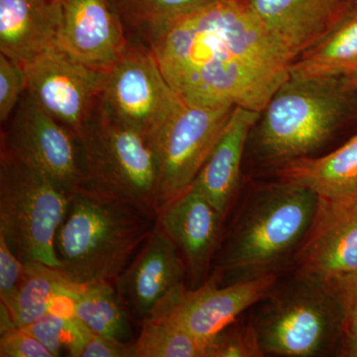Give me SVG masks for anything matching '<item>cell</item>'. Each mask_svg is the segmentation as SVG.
I'll return each instance as SVG.
<instances>
[{"instance_id":"cell-1","label":"cell","mask_w":357,"mask_h":357,"mask_svg":"<svg viewBox=\"0 0 357 357\" xmlns=\"http://www.w3.org/2000/svg\"><path fill=\"white\" fill-rule=\"evenodd\" d=\"M147 47L183 102L260 114L290 77L292 64L248 0H215L183 14Z\"/></svg>"},{"instance_id":"cell-18","label":"cell","mask_w":357,"mask_h":357,"mask_svg":"<svg viewBox=\"0 0 357 357\" xmlns=\"http://www.w3.org/2000/svg\"><path fill=\"white\" fill-rule=\"evenodd\" d=\"M63 0H0V54L29 67L57 47Z\"/></svg>"},{"instance_id":"cell-11","label":"cell","mask_w":357,"mask_h":357,"mask_svg":"<svg viewBox=\"0 0 357 357\" xmlns=\"http://www.w3.org/2000/svg\"><path fill=\"white\" fill-rule=\"evenodd\" d=\"M276 274L218 286L215 276L196 289L181 286L160 302L151 314L172 321L208 344L223 328L258 304L276 283ZM150 314V316H151Z\"/></svg>"},{"instance_id":"cell-12","label":"cell","mask_w":357,"mask_h":357,"mask_svg":"<svg viewBox=\"0 0 357 357\" xmlns=\"http://www.w3.org/2000/svg\"><path fill=\"white\" fill-rule=\"evenodd\" d=\"M25 70L26 93L79 138L100 95L102 70L84 65L58 46Z\"/></svg>"},{"instance_id":"cell-20","label":"cell","mask_w":357,"mask_h":357,"mask_svg":"<svg viewBox=\"0 0 357 357\" xmlns=\"http://www.w3.org/2000/svg\"><path fill=\"white\" fill-rule=\"evenodd\" d=\"M279 181L316 192L319 198L357 196V133L330 154L282 164Z\"/></svg>"},{"instance_id":"cell-8","label":"cell","mask_w":357,"mask_h":357,"mask_svg":"<svg viewBox=\"0 0 357 357\" xmlns=\"http://www.w3.org/2000/svg\"><path fill=\"white\" fill-rule=\"evenodd\" d=\"M98 100L154 148L181 98L168 84L146 45L131 41L121 58L102 70Z\"/></svg>"},{"instance_id":"cell-34","label":"cell","mask_w":357,"mask_h":357,"mask_svg":"<svg viewBox=\"0 0 357 357\" xmlns=\"http://www.w3.org/2000/svg\"><path fill=\"white\" fill-rule=\"evenodd\" d=\"M345 89L351 93L357 91V70L349 76L342 77Z\"/></svg>"},{"instance_id":"cell-26","label":"cell","mask_w":357,"mask_h":357,"mask_svg":"<svg viewBox=\"0 0 357 357\" xmlns=\"http://www.w3.org/2000/svg\"><path fill=\"white\" fill-rule=\"evenodd\" d=\"M81 321L77 317L60 316L47 312L38 321L24 326L28 333L48 349L52 356H60L64 349L69 352L79 337Z\"/></svg>"},{"instance_id":"cell-3","label":"cell","mask_w":357,"mask_h":357,"mask_svg":"<svg viewBox=\"0 0 357 357\" xmlns=\"http://www.w3.org/2000/svg\"><path fill=\"white\" fill-rule=\"evenodd\" d=\"M318 204L316 192L280 181L252 192L223 243L215 278L229 284L275 274L288 258L295 257Z\"/></svg>"},{"instance_id":"cell-32","label":"cell","mask_w":357,"mask_h":357,"mask_svg":"<svg viewBox=\"0 0 357 357\" xmlns=\"http://www.w3.org/2000/svg\"><path fill=\"white\" fill-rule=\"evenodd\" d=\"M25 263L16 257L3 238L0 237V298L10 309L22 280Z\"/></svg>"},{"instance_id":"cell-6","label":"cell","mask_w":357,"mask_h":357,"mask_svg":"<svg viewBox=\"0 0 357 357\" xmlns=\"http://www.w3.org/2000/svg\"><path fill=\"white\" fill-rule=\"evenodd\" d=\"M349 93L342 77H289L262 112L258 144L263 155L281 164L311 156L337 130Z\"/></svg>"},{"instance_id":"cell-31","label":"cell","mask_w":357,"mask_h":357,"mask_svg":"<svg viewBox=\"0 0 357 357\" xmlns=\"http://www.w3.org/2000/svg\"><path fill=\"white\" fill-rule=\"evenodd\" d=\"M0 356L53 357L31 333L17 326L1 331Z\"/></svg>"},{"instance_id":"cell-16","label":"cell","mask_w":357,"mask_h":357,"mask_svg":"<svg viewBox=\"0 0 357 357\" xmlns=\"http://www.w3.org/2000/svg\"><path fill=\"white\" fill-rule=\"evenodd\" d=\"M63 3L59 48L93 69H109L130 43L109 0H63Z\"/></svg>"},{"instance_id":"cell-15","label":"cell","mask_w":357,"mask_h":357,"mask_svg":"<svg viewBox=\"0 0 357 357\" xmlns=\"http://www.w3.org/2000/svg\"><path fill=\"white\" fill-rule=\"evenodd\" d=\"M267 34L293 61L331 34L356 8L349 0H248Z\"/></svg>"},{"instance_id":"cell-23","label":"cell","mask_w":357,"mask_h":357,"mask_svg":"<svg viewBox=\"0 0 357 357\" xmlns=\"http://www.w3.org/2000/svg\"><path fill=\"white\" fill-rule=\"evenodd\" d=\"M58 269L40 262H26L22 280L13 306L8 310L20 328L38 321L49 311L58 294L74 287Z\"/></svg>"},{"instance_id":"cell-5","label":"cell","mask_w":357,"mask_h":357,"mask_svg":"<svg viewBox=\"0 0 357 357\" xmlns=\"http://www.w3.org/2000/svg\"><path fill=\"white\" fill-rule=\"evenodd\" d=\"M259 303L250 323L264 356L314 357L337 351L344 316L319 279L297 272L277 280Z\"/></svg>"},{"instance_id":"cell-21","label":"cell","mask_w":357,"mask_h":357,"mask_svg":"<svg viewBox=\"0 0 357 357\" xmlns=\"http://www.w3.org/2000/svg\"><path fill=\"white\" fill-rule=\"evenodd\" d=\"M357 70V7L323 41L293 61L290 77H344Z\"/></svg>"},{"instance_id":"cell-28","label":"cell","mask_w":357,"mask_h":357,"mask_svg":"<svg viewBox=\"0 0 357 357\" xmlns=\"http://www.w3.org/2000/svg\"><path fill=\"white\" fill-rule=\"evenodd\" d=\"M26 91V70L0 54V122L10 119Z\"/></svg>"},{"instance_id":"cell-22","label":"cell","mask_w":357,"mask_h":357,"mask_svg":"<svg viewBox=\"0 0 357 357\" xmlns=\"http://www.w3.org/2000/svg\"><path fill=\"white\" fill-rule=\"evenodd\" d=\"M75 317L93 332L131 344L130 314L114 284L100 283L79 287L74 295Z\"/></svg>"},{"instance_id":"cell-33","label":"cell","mask_w":357,"mask_h":357,"mask_svg":"<svg viewBox=\"0 0 357 357\" xmlns=\"http://www.w3.org/2000/svg\"><path fill=\"white\" fill-rule=\"evenodd\" d=\"M335 354L338 356L357 357V326L344 319Z\"/></svg>"},{"instance_id":"cell-27","label":"cell","mask_w":357,"mask_h":357,"mask_svg":"<svg viewBox=\"0 0 357 357\" xmlns=\"http://www.w3.org/2000/svg\"><path fill=\"white\" fill-rule=\"evenodd\" d=\"M263 354L252 324L236 319L211 338L206 357H262Z\"/></svg>"},{"instance_id":"cell-25","label":"cell","mask_w":357,"mask_h":357,"mask_svg":"<svg viewBox=\"0 0 357 357\" xmlns=\"http://www.w3.org/2000/svg\"><path fill=\"white\" fill-rule=\"evenodd\" d=\"M133 347L134 357H206L208 344L169 319L151 314L141 321Z\"/></svg>"},{"instance_id":"cell-35","label":"cell","mask_w":357,"mask_h":357,"mask_svg":"<svg viewBox=\"0 0 357 357\" xmlns=\"http://www.w3.org/2000/svg\"><path fill=\"white\" fill-rule=\"evenodd\" d=\"M349 1H351L354 6H357V0H349Z\"/></svg>"},{"instance_id":"cell-19","label":"cell","mask_w":357,"mask_h":357,"mask_svg":"<svg viewBox=\"0 0 357 357\" xmlns=\"http://www.w3.org/2000/svg\"><path fill=\"white\" fill-rule=\"evenodd\" d=\"M260 112L234 107L225 130L191 185L225 218L241 182L249 133Z\"/></svg>"},{"instance_id":"cell-24","label":"cell","mask_w":357,"mask_h":357,"mask_svg":"<svg viewBox=\"0 0 357 357\" xmlns=\"http://www.w3.org/2000/svg\"><path fill=\"white\" fill-rule=\"evenodd\" d=\"M215 0H109L131 41L146 45L178 16Z\"/></svg>"},{"instance_id":"cell-13","label":"cell","mask_w":357,"mask_h":357,"mask_svg":"<svg viewBox=\"0 0 357 357\" xmlns=\"http://www.w3.org/2000/svg\"><path fill=\"white\" fill-rule=\"evenodd\" d=\"M187 278L180 251L156 222L114 285L130 317L141 323Z\"/></svg>"},{"instance_id":"cell-7","label":"cell","mask_w":357,"mask_h":357,"mask_svg":"<svg viewBox=\"0 0 357 357\" xmlns=\"http://www.w3.org/2000/svg\"><path fill=\"white\" fill-rule=\"evenodd\" d=\"M72 197L42 174L0 153V237L23 263L60 266L55 239Z\"/></svg>"},{"instance_id":"cell-17","label":"cell","mask_w":357,"mask_h":357,"mask_svg":"<svg viewBox=\"0 0 357 357\" xmlns=\"http://www.w3.org/2000/svg\"><path fill=\"white\" fill-rule=\"evenodd\" d=\"M223 218L208 199L192 188L160 211L157 223L180 251L191 289L206 282L217 252Z\"/></svg>"},{"instance_id":"cell-9","label":"cell","mask_w":357,"mask_h":357,"mask_svg":"<svg viewBox=\"0 0 357 357\" xmlns=\"http://www.w3.org/2000/svg\"><path fill=\"white\" fill-rule=\"evenodd\" d=\"M1 152L17 160L74 196L84 184L77 134L59 122L28 93L4 124Z\"/></svg>"},{"instance_id":"cell-10","label":"cell","mask_w":357,"mask_h":357,"mask_svg":"<svg viewBox=\"0 0 357 357\" xmlns=\"http://www.w3.org/2000/svg\"><path fill=\"white\" fill-rule=\"evenodd\" d=\"M234 107L190 105L182 100L178 103L154 143L159 162V213L191 187Z\"/></svg>"},{"instance_id":"cell-29","label":"cell","mask_w":357,"mask_h":357,"mask_svg":"<svg viewBox=\"0 0 357 357\" xmlns=\"http://www.w3.org/2000/svg\"><path fill=\"white\" fill-rule=\"evenodd\" d=\"M69 356L73 357H134V347L133 344H124L114 338L98 335L82 323L79 337L70 349Z\"/></svg>"},{"instance_id":"cell-30","label":"cell","mask_w":357,"mask_h":357,"mask_svg":"<svg viewBox=\"0 0 357 357\" xmlns=\"http://www.w3.org/2000/svg\"><path fill=\"white\" fill-rule=\"evenodd\" d=\"M317 279L335 301L344 321L357 326V270Z\"/></svg>"},{"instance_id":"cell-14","label":"cell","mask_w":357,"mask_h":357,"mask_svg":"<svg viewBox=\"0 0 357 357\" xmlns=\"http://www.w3.org/2000/svg\"><path fill=\"white\" fill-rule=\"evenodd\" d=\"M314 278L357 270V196L319 198L316 215L295 257Z\"/></svg>"},{"instance_id":"cell-4","label":"cell","mask_w":357,"mask_h":357,"mask_svg":"<svg viewBox=\"0 0 357 357\" xmlns=\"http://www.w3.org/2000/svg\"><path fill=\"white\" fill-rule=\"evenodd\" d=\"M84 189L159 213V162L151 143L96 100L79 135Z\"/></svg>"},{"instance_id":"cell-2","label":"cell","mask_w":357,"mask_h":357,"mask_svg":"<svg viewBox=\"0 0 357 357\" xmlns=\"http://www.w3.org/2000/svg\"><path fill=\"white\" fill-rule=\"evenodd\" d=\"M151 215L81 188L55 239L58 270L77 287L114 284L151 234Z\"/></svg>"}]
</instances>
